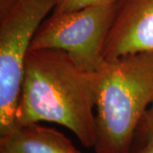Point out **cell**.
Instances as JSON below:
<instances>
[{"label":"cell","instance_id":"cell-1","mask_svg":"<svg viewBox=\"0 0 153 153\" xmlns=\"http://www.w3.org/2000/svg\"><path fill=\"white\" fill-rule=\"evenodd\" d=\"M95 96L91 73L66 52L55 49L28 52L16 112V127L45 121L70 129L85 147L96 142Z\"/></svg>","mask_w":153,"mask_h":153},{"label":"cell","instance_id":"cell-2","mask_svg":"<svg viewBox=\"0 0 153 153\" xmlns=\"http://www.w3.org/2000/svg\"><path fill=\"white\" fill-rule=\"evenodd\" d=\"M96 108V153H129L153 103V52L123 56L91 73Z\"/></svg>","mask_w":153,"mask_h":153},{"label":"cell","instance_id":"cell-3","mask_svg":"<svg viewBox=\"0 0 153 153\" xmlns=\"http://www.w3.org/2000/svg\"><path fill=\"white\" fill-rule=\"evenodd\" d=\"M58 0H18L0 20V136L16 130L25 61L31 44Z\"/></svg>","mask_w":153,"mask_h":153},{"label":"cell","instance_id":"cell-4","mask_svg":"<svg viewBox=\"0 0 153 153\" xmlns=\"http://www.w3.org/2000/svg\"><path fill=\"white\" fill-rule=\"evenodd\" d=\"M116 7L117 2L62 13L53 12L40 25L30 50L60 49L83 71H96L105 63L103 49Z\"/></svg>","mask_w":153,"mask_h":153},{"label":"cell","instance_id":"cell-5","mask_svg":"<svg viewBox=\"0 0 153 153\" xmlns=\"http://www.w3.org/2000/svg\"><path fill=\"white\" fill-rule=\"evenodd\" d=\"M153 52V0H117L103 58Z\"/></svg>","mask_w":153,"mask_h":153},{"label":"cell","instance_id":"cell-6","mask_svg":"<svg viewBox=\"0 0 153 153\" xmlns=\"http://www.w3.org/2000/svg\"><path fill=\"white\" fill-rule=\"evenodd\" d=\"M0 153H81L55 128L32 123L0 136Z\"/></svg>","mask_w":153,"mask_h":153},{"label":"cell","instance_id":"cell-7","mask_svg":"<svg viewBox=\"0 0 153 153\" xmlns=\"http://www.w3.org/2000/svg\"><path fill=\"white\" fill-rule=\"evenodd\" d=\"M117 0H58L53 10L54 13H62L79 10L84 7L113 4Z\"/></svg>","mask_w":153,"mask_h":153},{"label":"cell","instance_id":"cell-8","mask_svg":"<svg viewBox=\"0 0 153 153\" xmlns=\"http://www.w3.org/2000/svg\"><path fill=\"white\" fill-rule=\"evenodd\" d=\"M152 137H153V103L146 110L140 122L134 140H146Z\"/></svg>","mask_w":153,"mask_h":153},{"label":"cell","instance_id":"cell-9","mask_svg":"<svg viewBox=\"0 0 153 153\" xmlns=\"http://www.w3.org/2000/svg\"><path fill=\"white\" fill-rule=\"evenodd\" d=\"M129 153H153V137L146 140H134Z\"/></svg>","mask_w":153,"mask_h":153},{"label":"cell","instance_id":"cell-10","mask_svg":"<svg viewBox=\"0 0 153 153\" xmlns=\"http://www.w3.org/2000/svg\"><path fill=\"white\" fill-rule=\"evenodd\" d=\"M18 0H0V20L3 19Z\"/></svg>","mask_w":153,"mask_h":153}]
</instances>
